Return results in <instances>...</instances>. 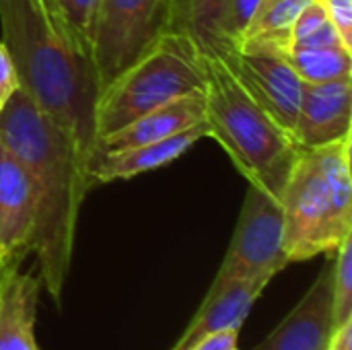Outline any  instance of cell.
<instances>
[{"label": "cell", "instance_id": "cell-1", "mask_svg": "<svg viewBox=\"0 0 352 350\" xmlns=\"http://www.w3.org/2000/svg\"><path fill=\"white\" fill-rule=\"evenodd\" d=\"M0 21L19 87L70 136L91 173L99 159L95 109L101 95L91 50L56 0H0Z\"/></svg>", "mask_w": 352, "mask_h": 350}, {"label": "cell", "instance_id": "cell-2", "mask_svg": "<svg viewBox=\"0 0 352 350\" xmlns=\"http://www.w3.org/2000/svg\"><path fill=\"white\" fill-rule=\"evenodd\" d=\"M0 140L29 173L35 194L31 252L37 258L41 289L60 307L72 266L80 206L93 184L89 167L70 136L21 87L0 107Z\"/></svg>", "mask_w": 352, "mask_h": 350}, {"label": "cell", "instance_id": "cell-3", "mask_svg": "<svg viewBox=\"0 0 352 350\" xmlns=\"http://www.w3.org/2000/svg\"><path fill=\"white\" fill-rule=\"evenodd\" d=\"M204 58V120L235 167L280 200L301 155L295 136L285 130L237 80L221 58Z\"/></svg>", "mask_w": 352, "mask_h": 350}, {"label": "cell", "instance_id": "cell-4", "mask_svg": "<svg viewBox=\"0 0 352 350\" xmlns=\"http://www.w3.org/2000/svg\"><path fill=\"white\" fill-rule=\"evenodd\" d=\"M352 134L301 151L280 194L285 250L291 264L332 256L352 235Z\"/></svg>", "mask_w": 352, "mask_h": 350}, {"label": "cell", "instance_id": "cell-5", "mask_svg": "<svg viewBox=\"0 0 352 350\" xmlns=\"http://www.w3.org/2000/svg\"><path fill=\"white\" fill-rule=\"evenodd\" d=\"M204 58L196 43L188 35L165 33L101 91L95 109L97 138L118 132L165 103L204 91Z\"/></svg>", "mask_w": 352, "mask_h": 350}, {"label": "cell", "instance_id": "cell-6", "mask_svg": "<svg viewBox=\"0 0 352 350\" xmlns=\"http://www.w3.org/2000/svg\"><path fill=\"white\" fill-rule=\"evenodd\" d=\"M289 264L280 200L250 184L229 250L214 278L270 283Z\"/></svg>", "mask_w": 352, "mask_h": 350}, {"label": "cell", "instance_id": "cell-7", "mask_svg": "<svg viewBox=\"0 0 352 350\" xmlns=\"http://www.w3.org/2000/svg\"><path fill=\"white\" fill-rule=\"evenodd\" d=\"M171 29V0H103L93 62L101 91Z\"/></svg>", "mask_w": 352, "mask_h": 350}, {"label": "cell", "instance_id": "cell-8", "mask_svg": "<svg viewBox=\"0 0 352 350\" xmlns=\"http://www.w3.org/2000/svg\"><path fill=\"white\" fill-rule=\"evenodd\" d=\"M221 60L245 87V91L295 136L303 97V80L285 52L270 45H241Z\"/></svg>", "mask_w": 352, "mask_h": 350}, {"label": "cell", "instance_id": "cell-9", "mask_svg": "<svg viewBox=\"0 0 352 350\" xmlns=\"http://www.w3.org/2000/svg\"><path fill=\"white\" fill-rule=\"evenodd\" d=\"M352 134V76L328 83H305L295 126L303 151L338 142Z\"/></svg>", "mask_w": 352, "mask_h": 350}, {"label": "cell", "instance_id": "cell-10", "mask_svg": "<svg viewBox=\"0 0 352 350\" xmlns=\"http://www.w3.org/2000/svg\"><path fill=\"white\" fill-rule=\"evenodd\" d=\"M35 231V194L21 159L0 140V248L6 262L31 254Z\"/></svg>", "mask_w": 352, "mask_h": 350}, {"label": "cell", "instance_id": "cell-11", "mask_svg": "<svg viewBox=\"0 0 352 350\" xmlns=\"http://www.w3.org/2000/svg\"><path fill=\"white\" fill-rule=\"evenodd\" d=\"M332 260L322 268L305 297L256 350H326L334 332Z\"/></svg>", "mask_w": 352, "mask_h": 350}, {"label": "cell", "instance_id": "cell-12", "mask_svg": "<svg viewBox=\"0 0 352 350\" xmlns=\"http://www.w3.org/2000/svg\"><path fill=\"white\" fill-rule=\"evenodd\" d=\"M41 283L21 262L0 266V350H39L35 322Z\"/></svg>", "mask_w": 352, "mask_h": 350}, {"label": "cell", "instance_id": "cell-13", "mask_svg": "<svg viewBox=\"0 0 352 350\" xmlns=\"http://www.w3.org/2000/svg\"><path fill=\"white\" fill-rule=\"evenodd\" d=\"M206 136H210V128L204 120L192 128H186L173 136L148 144H140L116 153H103L91 169V179L93 184L95 182L109 184L116 179H132L146 171L161 169L165 165H171L175 159L188 153L200 138Z\"/></svg>", "mask_w": 352, "mask_h": 350}, {"label": "cell", "instance_id": "cell-14", "mask_svg": "<svg viewBox=\"0 0 352 350\" xmlns=\"http://www.w3.org/2000/svg\"><path fill=\"white\" fill-rule=\"evenodd\" d=\"M204 122V91L165 103L99 140V157L173 136Z\"/></svg>", "mask_w": 352, "mask_h": 350}, {"label": "cell", "instance_id": "cell-15", "mask_svg": "<svg viewBox=\"0 0 352 350\" xmlns=\"http://www.w3.org/2000/svg\"><path fill=\"white\" fill-rule=\"evenodd\" d=\"M309 2L311 0H262L241 45H270L287 50L291 27Z\"/></svg>", "mask_w": 352, "mask_h": 350}, {"label": "cell", "instance_id": "cell-16", "mask_svg": "<svg viewBox=\"0 0 352 350\" xmlns=\"http://www.w3.org/2000/svg\"><path fill=\"white\" fill-rule=\"evenodd\" d=\"M303 83H328L352 76L349 47H287L283 50Z\"/></svg>", "mask_w": 352, "mask_h": 350}, {"label": "cell", "instance_id": "cell-17", "mask_svg": "<svg viewBox=\"0 0 352 350\" xmlns=\"http://www.w3.org/2000/svg\"><path fill=\"white\" fill-rule=\"evenodd\" d=\"M221 0H171V33L188 35L202 56L214 45V21Z\"/></svg>", "mask_w": 352, "mask_h": 350}, {"label": "cell", "instance_id": "cell-18", "mask_svg": "<svg viewBox=\"0 0 352 350\" xmlns=\"http://www.w3.org/2000/svg\"><path fill=\"white\" fill-rule=\"evenodd\" d=\"M332 256V311L334 326H340L352 320V235Z\"/></svg>", "mask_w": 352, "mask_h": 350}, {"label": "cell", "instance_id": "cell-19", "mask_svg": "<svg viewBox=\"0 0 352 350\" xmlns=\"http://www.w3.org/2000/svg\"><path fill=\"white\" fill-rule=\"evenodd\" d=\"M103 0H56L62 17L74 31V35L91 50L93 54V37L99 19Z\"/></svg>", "mask_w": 352, "mask_h": 350}, {"label": "cell", "instance_id": "cell-20", "mask_svg": "<svg viewBox=\"0 0 352 350\" xmlns=\"http://www.w3.org/2000/svg\"><path fill=\"white\" fill-rule=\"evenodd\" d=\"M330 21L328 14V6L324 0H311L295 19L293 27H291V35H289V47L299 45L303 39H307L311 33H316L324 23Z\"/></svg>", "mask_w": 352, "mask_h": 350}, {"label": "cell", "instance_id": "cell-21", "mask_svg": "<svg viewBox=\"0 0 352 350\" xmlns=\"http://www.w3.org/2000/svg\"><path fill=\"white\" fill-rule=\"evenodd\" d=\"M330 21L340 31L342 39L352 47V0H324Z\"/></svg>", "mask_w": 352, "mask_h": 350}, {"label": "cell", "instance_id": "cell-22", "mask_svg": "<svg viewBox=\"0 0 352 350\" xmlns=\"http://www.w3.org/2000/svg\"><path fill=\"white\" fill-rule=\"evenodd\" d=\"M19 89V76L6 45L0 41V105Z\"/></svg>", "mask_w": 352, "mask_h": 350}, {"label": "cell", "instance_id": "cell-23", "mask_svg": "<svg viewBox=\"0 0 352 350\" xmlns=\"http://www.w3.org/2000/svg\"><path fill=\"white\" fill-rule=\"evenodd\" d=\"M326 350H352V320L334 328Z\"/></svg>", "mask_w": 352, "mask_h": 350}, {"label": "cell", "instance_id": "cell-24", "mask_svg": "<svg viewBox=\"0 0 352 350\" xmlns=\"http://www.w3.org/2000/svg\"><path fill=\"white\" fill-rule=\"evenodd\" d=\"M4 262H6V258H4V254H2V248H0V266H2Z\"/></svg>", "mask_w": 352, "mask_h": 350}, {"label": "cell", "instance_id": "cell-25", "mask_svg": "<svg viewBox=\"0 0 352 350\" xmlns=\"http://www.w3.org/2000/svg\"><path fill=\"white\" fill-rule=\"evenodd\" d=\"M0 107H2V105H0Z\"/></svg>", "mask_w": 352, "mask_h": 350}]
</instances>
